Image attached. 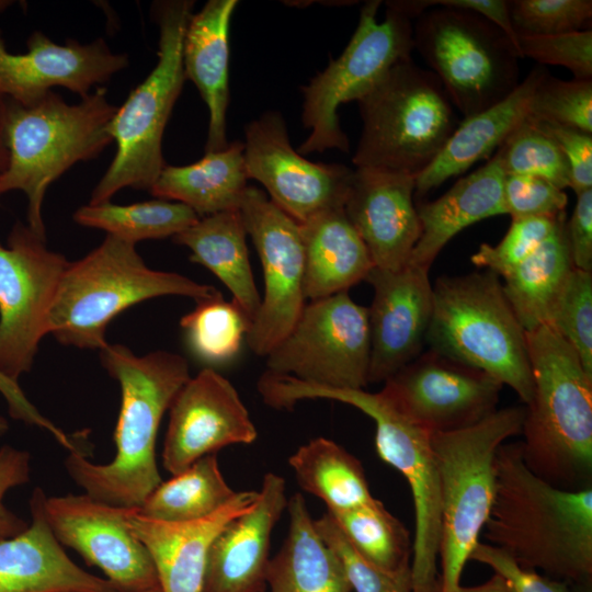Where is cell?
I'll list each match as a JSON object with an SVG mask.
<instances>
[{
    "label": "cell",
    "mask_w": 592,
    "mask_h": 592,
    "mask_svg": "<svg viewBox=\"0 0 592 592\" xmlns=\"http://www.w3.org/2000/svg\"><path fill=\"white\" fill-rule=\"evenodd\" d=\"M496 492L483 535L520 567L588 584L592 578V487H556L526 465L521 442L494 459Z\"/></svg>",
    "instance_id": "obj_1"
},
{
    "label": "cell",
    "mask_w": 592,
    "mask_h": 592,
    "mask_svg": "<svg viewBox=\"0 0 592 592\" xmlns=\"http://www.w3.org/2000/svg\"><path fill=\"white\" fill-rule=\"evenodd\" d=\"M100 358L121 387L116 453L110 463L94 464L83 452H70L65 467L87 494L112 505L139 508L162 481L156 460L157 434L164 412L191 377L189 363L168 351L139 356L109 343L100 350Z\"/></svg>",
    "instance_id": "obj_2"
},
{
    "label": "cell",
    "mask_w": 592,
    "mask_h": 592,
    "mask_svg": "<svg viewBox=\"0 0 592 592\" xmlns=\"http://www.w3.org/2000/svg\"><path fill=\"white\" fill-rule=\"evenodd\" d=\"M525 337L533 396L521 432L523 458L533 473L556 487L591 486L592 375L548 326Z\"/></svg>",
    "instance_id": "obj_3"
},
{
    "label": "cell",
    "mask_w": 592,
    "mask_h": 592,
    "mask_svg": "<svg viewBox=\"0 0 592 592\" xmlns=\"http://www.w3.org/2000/svg\"><path fill=\"white\" fill-rule=\"evenodd\" d=\"M262 394L265 403L276 410H292L301 400L328 399L350 405L375 422L378 456L405 477L412 496V592H440L441 487L432 433L406 417L382 390L329 388L272 374L264 380Z\"/></svg>",
    "instance_id": "obj_4"
},
{
    "label": "cell",
    "mask_w": 592,
    "mask_h": 592,
    "mask_svg": "<svg viewBox=\"0 0 592 592\" xmlns=\"http://www.w3.org/2000/svg\"><path fill=\"white\" fill-rule=\"evenodd\" d=\"M7 101L9 164L0 175V195L22 191L27 198V226L46 240L42 206L48 186L73 164L96 158L113 143L107 126L117 107L103 87L76 104H68L54 91L31 106Z\"/></svg>",
    "instance_id": "obj_5"
},
{
    "label": "cell",
    "mask_w": 592,
    "mask_h": 592,
    "mask_svg": "<svg viewBox=\"0 0 592 592\" xmlns=\"http://www.w3.org/2000/svg\"><path fill=\"white\" fill-rule=\"evenodd\" d=\"M219 291L174 272L148 267L136 244L107 235L82 259L68 262L49 310L47 334L59 343L101 350L109 323L125 309L160 296L195 301Z\"/></svg>",
    "instance_id": "obj_6"
},
{
    "label": "cell",
    "mask_w": 592,
    "mask_h": 592,
    "mask_svg": "<svg viewBox=\"0 0 592 592\" xmlns=\"http://www.w3.org/2000/svg\"><path fill=\"white\" fill-rule=\"evenodd\" d=\"M429 349L511 387L527 406L533 376L525 331L491 272L441 276L433 285Z\"/></svg>",
    "instance_id": "obj_7"
},
{
    "label": "cell",
    "mask_w": 592,
    "mask_h": 592,
    "mask_svg": "<svg viewBox=\"0 0 592 592\" xmlns=\"http://www.w3.org/2000/svg\"><path fill=\"white\" fill-rule=\"evenodd\" d=\"M357 102L363 129L352 159L356 168L417 177L459 124L440 79L411 57L395 64Z\"/></svg>",
    "instance_id": "obj_8"
},
{
    "label": "cell",
    "mask_w": 592,
    "mask_h": 592,
    "mask_svg": "<svg viewBox=\"0 0 592 592\" xmlns=\"http://www.w3.org/2000/svg\"><path fill=\"white\" fill-rule=\"evenodd\" d=\"M524 417V407H508L470 426L431 434L441 487L440 592L460 585L493 503L497 451L522 432Z\"/></svg>",
    "instance_id": "obj_9"
},
{
    "label": "cell",
    "mask_w": 592,
    "mask_h": 592,
    "mask_svg": "<svg viewBox=\"0 0 592 592\" xmlns=\"http://www.w3.org/2000/svg\"><path fill=\"white\" fill-rule=\"evenodd\" d=\"M193 5L189 0L155 4L160 33L158 62L117 107L107 126L116 151L89 204L110 202L125 187L149 192L164 168L162 137L185 81L183 39Z\"/></svg>",
    "instance_id": "obj_10"
},
{
    "label": "cell",
    "mask_w": 592,
    "mask_h": 592,
    "mask_svg": "<svg viewBox=\"0 0 592 592\" xmlns=\"http://www.w3.org/2000/svg\"><path fill=\"white\" fill-rule=\"evenodd\" d=\"M413 42L464 118L499 103L520 84L517 50L499 27L473 11H424Z\"/></svg>",
    "instance_id": "obj_11"
},
{
    "label": "cell",
    "mask_w": 592,
    "mask_h": 592,
    "mask_svg": "<svg viewBox=\"0 0 592 592\" xmlns=\"http://www.w3.org/2000/svg\"><path fill=\"white\" fill-rule=\"evenodd\" d=\"M380 1H368L362 9L357 27L343 53L303 88V124L310 129L300 145V153L327 149L349 151V140L340 127V104L358 100L395 64L411 57L414 49L411 20L387 8L385 20L376 14Z\"/></svg>",
    "instance_id": "obj_12"
},
{
    "label": "cell",
    "mask_w": 592,
    "mask_h": 592,
    "mask_svg": "<svg viewBox=\"0 0 592 592\" xmlns=\"http://www.w3.org/2000/svg\"><path fill=\"white\" fill-rule=\"evenodd\" d=\"M266 371L329 388L368 385V308L348 292L306 304L291 332L265 356Z\"/></svg>",
    "instance_id": "obj_13"
},
{
    "label": "cell",
    "mask_w": 592,
    "mask_h": 592,
    "mask_svg": "<svg viewBox=\"0 0 592 592\" xmlns=\"http://www.w3.org/2000/svg\"><path fill=\"white\" fill-rule=\"evenodd\" d=\"M69 261L27 225L15 224L0 242V374L19 383L31 371L49 310Z\"/></svg>",
    "instance_id": "obj_14"
},
{
    "label": "cell",
    "mask_w": 592,
    "mask_h": 592,
    "mask_svg": "<svg viewBox=\"0 0 592 592\" xmlns=\"http://www.w3.org/2000/svg\"><path fill=\"white\" fill-rule=\"evenodd\" d=\"M263 271L264 294L247 343L265 357L294 328L305 306V253L299 224L257 186L248 185L239 207Z\"/></svg>",
    "instance_id": "obj_15"
},
{
    "label": "cell",
    "mask_w": 592,
    "mask_h": 592,
    "mask_svg": "<svg viewBox=\"0 0 592 592\" xmlns=\"http://www.w3.org/2000/svg\"><path fill=\"white\" fill-rule=\"evenodd\" d=\"M243 157L248 179L298 224L344 206L353 170L307 160L293 149L282 115L269 111L246 126Z\"/></svg>",
    "instance_id": "obj_16"
},
{
    "label": "cell",
    "mask_w": 592,
    "mask_h": 592,
    "mask_svg": "<svg viewBox=\"0 0 592 592\" xmlns=\"http://www.w3.org/2000/svg\"><path fill=\"white\" fill-rule=\"evenodd\" d=\"M382 391L430 433L470 426L497 410L503 385L487 373L433 350L384 382Z\"/></svg>",
    "instance_id": "obj_17"
},
{
    "label": "cell",
    "mask_w": 592,
    "mask_h": 592,
    "mask_svg": "<svg viewBox=\"0 0 592 592\" xmlns=\"http://www.w3.org/2000/svg\"><path fill=\"white\" fill-rule=\"evenodd\" d=\"M136 508H122L87 493L44 497L43 511L56 539L100 568L119 592L159 585L152 559L134 535L128 517Z\"/></svg>",
    "instance_id": "obj_18"
},
{
    "label": "cell",
    "mask_w": 592,
    "mask_h": 592,
    "mask_svg": "<svg viewBox=\"0 0 592 592\" xmlns=\"http://www.w3.org/2000/svg\"><path fill=\"white\" fill-rule=\"evenodd\" d=\"M257 428L232 384L204 367L180 388L169 408L162 464L177 475L234 444H251Z\"/></svg>",
    "instance_id": "obj_19"
},
{
    "label": "cell",
    "mask_w": 592,
    "mask_h": 592,
    "mask_svg": "<svg viewBox=\"0 0 592 592\" xmlns=\"http://www.w3.org/2000/svg\"><path fill=\"white\" fill-rule=\"evenodd\" d=\"M26 45V53L11 54L0 32V95L23 106L37 103L54 87L84 98L129 64L126 54L113 53L103 38L59 45L35 31Z\"/></svg>",
    "instance_id": "obj_20"
},
{
    "label": "cell",
    "mask_w": 592,
    "mask_h": 592,
    "mask_svg": "<svg viewBox=\"0 0 592 592\" xmlns=\"http://www.w3.org/2000/svg\"><path fill=\"white\" fill-rule=\"evenodd\" d=\"M365 281L374 289L368 307V384H373L387 380L422 353L433 312V285L428 270L411 264L395 271L374 266Z\"/></svg>",
    "instance_id": "obj_21"
},
{
    "label": "cell",
    "mask_w": 592,
    "mask_h": 592,
    "mask_svg": "<svg viewBox=\"0 0 592 592\" xmlns=\"http://www.w3.org/2000/svg\"><path fill=\"white\" fill-rule=\"evenodd\" d=\"M414 189L415 177L408 173L353 170L343 208L375 267L395 271L408 264L421 234Z\"/></svg>",
    "instance_id": "obj_22"
},
{
    "label": "cell",
    "mask_w": 592,
    "mask_h": 592,
    "mask_svg": "<svg viewBox=\"0 0 592 592\" xmlns=\"http://www.w3.org/2000/svg\"><path fill=\"white\" fill-rule=\"evenodd\" d=\"M285 480L264 475L255 505L229 521L210 544L203 592H264L273 528L287 508Z\"/></svg>",
    "instance_id": "obj_23"
},
{
    "label": "cell",
    "mask_w": 592,
    "mask_h": 592,
    "mask_svg": "<svg viewBox=\"0 0 592 592\" xmlns=\"http://www.w3.org/2000/svg\"><path fill=\"white\" fill-rule=\"evenodd\" d=\"M259 491H239L216 512L189 522L128 517L134 535L147 548L162 592H203L208 549L221 528L251 510Z\"/></svg>",
    "instance_id": "obj_24"
},
{
    "label": "cell",
    "mask_w": 592,
    "mask_h": 592,
    "mask_svg": "<svg viewBox=\"0 0 592 592\" xmlns=\"http://www.w3.org/2000/svg\"><path fill=\"white\" fill-rule=\"evenodd\" d=\"M45 493L30 499L31 524L0 540V592H119L107 579L76 565L54 536L43 511Z\"/></svg>",
    "instance_id": "obj_25"
},
{
    "label": "cell",
    "mask_w": 592,
    "mask_h": 592,
    "mask_svg": "<svg viewBox=\"0 0 592 592\" xmlns=\"http://www.w3.org/2000/svg\"><path fill=\"white\" fill-rule=\"evenodd\" d=\"M237 0H209L192 14L183 39L185 79L196 86L209 113L206 152L228 146L229 26Z\"/></svg>",
    "instance_id": "obj_26"
},
{
    "label": "cell",
    "mask_w": 592,
    "mask_h": 592,
    "mask_svg": "<svg viewBox=\"0 0 592 592\" xmlns=\"http://www.w3.org/2000/svg\"><path fill=\"white\" fill-rule=\"evenodd\" d=\"M547 73L544 66L533 68L505 99L464 118L434 161L415 177L417 195L429 193L498 150L509 135L527 118L532 95Z\"/></svg>",
    "instance_id": "obj_27"
},
{
    "label": "cell",
    "mask_w": 592,
    "mask_h": 592,
    "mask_svg": "<svg viewBox=\"0 0 592 592\" xmlns=\"http://www.w3.org/2000/svg\"><path fill=\"white\" fill-rule=\"evenodd\" d=\"M504 178L496 152L441 197L418 206L421 234L408 264L430 271L439 253L458 232L485 218L504 215Z\"/></svg>",
    "instance_id": "obj_28"
},
{
    "label": "cell",
    "mask_w": 592,
    "mask_h": 592,
    "mask_svg": "<svg viewBox=\"0 0 592 592\" xmlns=\"http://www.w3.org/2000/svg\"><path fill=\"white\" fill-rule=\"evenodd\" d=\"M305 253V296L317 300L341 292L374 267L368 250L344 208L322 212L299 224Z\"/></svg>",
    "instance_id": "obj_29"
},
{
    "label": "cell",
    "mask_w": 592,
    "mask_h": 592,
    "mask_svg": "<svg viewBox=\"0 0 592 592\" xmlns=\"http://www.w3.org/2000/svg\"><path fill=\"white\" fill-rule=\"evenodd\" d=\"M289 526L277 554L270 559V592H352L342 561L315 526L300 493L287 502Z\"/></svg>",
    "instance_id": "obj_30"
},
{
    "label": "cell",
    "mask_w": 592,
    "mask_h": 592,
    "mask_svg": "<svg viewBox=\"0 0 592 592\" xmlns=\"http://www.w3.org/2000/svg\"><path fill=\"white\" fill-rule=\"evenodd\" d=\"M243 143L234 141L187 166H164L149 193L191 207L205 217L239 210L248 187Z\"/></svg>",
    "instance_id": "obj_31"
},
{
    "label": "cell",
    "mask_w": 592,
    "mask_h": 592,
    "mask_svg": "<svg viewBox=\"0 0 592 592\" xmlns=\"http://www.w3.org/2000/svg\"><path fill=\"white\" fill-rule=\"evenodd\" d=\"M246 237L240 212L230 210L201 217L175 235L173 241L190 249L191 261L205 266L221 281L252 323L261 297L250 265Z\"/></svg>",
    "instance_id": "obj_32"
},
{
    "label": "cell",
    "mask_w": 592,
    "mask_h": 592,
    "mask_svg": "<svg viewBox=\"0 0 592 592\" xmlns=\"http://www.w3.org/2000/svg\"><path fill=\"white\" fill-rule=\"evenodd\" d=\"M566 223L563 217L531 255L503 276V293L525 332L547 323L574 269Z\"/></svg>",
    "instance_id": "obj_33"
},
{
    "label": "cell",
    "mask_w": 592,
    "mask_h": 592,
    "mask_svg": "<svg viewBox=\"0 0 592 592\" xmlns=\"http://www.w3.org/2000/svg\"><path fill=\"white\" fill-rule=\"evenodd\" d=\"M288 465L301 489L322 500L329 513L375 499L360 460L332 440H310L288 458Z\"/></svg>",
    "instance_id": "obj_34"
},
{
    "label": "cell",
    "mask_w": 592,
    "mask_h": 592,
    "mask_svg": "<svg viewBox=\"0 0 592 592\" xmlns=\"http://www.w3.org/2000/svg\"><path fill=\"white\" fill-rule=\"evenodd\" d=\"M236 493L223 477L216 454H209L161 481L136 513L150 520L189 522L216 512Z\"/></svg>",
    "instance_id": "obj_35"
},
{
    "label": "cell",
    "mask_w": 592,
    "mask_h": 592,
    "mask_svg": "<svg viewBox=\"0 0 592 592\" xmlns=\"http://www.w3.org/2000/svg\"><path fill=\"white\" fill-rule=\"evenodd\" d=\"M198 219L185 204L160 198L129 205L88 204L73 214L77 224L102 229L134 244L146 239L174 237Z\"/></svg>",
    "instance_id": "obj_36"
},
{
    "label": "cell",
    "mask_w": 592,
    "mask_h": 592,
    "mask_svg": "<svg viewBox=\"0 0 592 592\" xmlns=\"http://www.w3.org/2000/svg\"><path fill=\"white\" fill-rule=\"evenodd\" d=\"M251 326L250 319L221 293L196 301L195 308L180 320L185 343L193 356L214 368L238 355Z\"/></svg>",
    "instance_id": "obj_37"
},
{
    "label": "cell",
    "mask_w": 592,
    "mask_h": 592,
    "mask_svg": "<svg viewBox=\"0 0 592 592\" xmlns=\"http://www.w3.org/2000/svg\"><path fill=\"white\" fill-rule=\"evenodd\" d=\"M329 514L349 543L371 563L389 571L410 566V534L379 500Z\"/></svg>",
    "instance_id": "obj_38"
},
{
    "label": "cell",
    "mask_w": 592,
    "mask_h": 592,
    "mask_svg": "<svg viewBox=\"0 0 592 592\" xmlns=\"http://www.w3.org/2000/svg\"><path fill=\"white\" fill-rule=\"evenodd\" d=\"M505 175L545 179L565 190L570 169L556 140L534 119L522 122L497 150Z\"/></svg>",
    "instance_id": "obj_39"
},
{
    "label": "cell",
    "mask_w": 592,
    "mask_h": 592,
    "mask_svg": "<svg viewBox=\"0 0 592 592\" xmlns=\"http://www.w3.org/2000/svg\"><path fill=\"white\" fill-rule=\"evenodd\" d=\"M546 326L576 351L592 375V272L573 269Z\"/></svg>",
    "instance_id": "obj_40"
},
{
    "label": "cell",
    "mask_w": 592,
    "mask_h": 592,
    "mask_svg": "<svg viewBox=\"0 0 592 592\" xmlns=\"http://www.w3.org/2000/svg\"><path fill=\"white\" fill-rule=\"evenodd\" d=\"M528 117L592 134V80H560L549 72L535 89Z\"/></svg>",
    "instance_id": "obj_41"
},
{
    "label": "cell",
    "mask_w": 592,
    "mask_h": 592,
    "mask_svg": "<svg viewBox=\"0 0 592 592\" xmlns=\"http://www.w3.org/2000/svg\"><path fill=\"white\" fill-rule=\"evenodd\" d=\"M315 526L342 561L352 591L412 592L410 566L389 571L371 563L349 543L328 512L315 520Z\"/></svg>",
    "instance_id": "obj_42"
},
{
    "label": "cell",
    "mask_w": 592,
    "mask_h": 592,
    "mask_svg": "<svg viewBox=\"0 0 592 592\" xmlns=\"http://www.w3.org/2000/svg\"><path fill=\"white\" fill-rule=\"evenodd\" d=\"M510 18L517 35L548 36L582 31L592 18L591 0L509 1Z\"/></svg>",
    "instance_id": "obj_43"
},
{
    "label": "cell",
    "mask_w": 592,
    "mask_h": 592,
    "mask_svg": "<svg viewBox=\"0 0 592 592\" xmlns=\"http://www.w3.org/2000/svg\"><path fill=\"white\" fill-rule=\"evenodd\" d=\"M566 214L557 218L525 217L512 219L505 236L497 246L481 243L470 258L473 264L504 276L531 255L556 229Z\"/></svg>",
    "instance_id": "obj_44"
},
{
    "label": "cell",
    "mask_w": 592,
    "mask_h": 592,
    "mask_svg": "<svg viewBox=\"0 0 592 592\" xmlns=\"http://www.w3.org/2000/svg\"><path fill=\"white\" fill-rule=\"evenodd\" d=\"M517 49L521 58H532L540 66H562L576 80H592L591 30L548 36L517 35Z\"/></svg>",
    "instance_id": "obj_45"
},
{
    "label": "cell",
    "mask_w": 592,
    "mask_h": 592,
    "mask_svg": "<svg viewBox=\"0 0 592 592\" xmlns=\"http://www.w3.org/2000/svg\"><path fill=\"white\" fill-rule=\"evenodd\" d=\"M505 214L512 219L525 217L557 218L565 213L568 196L551 182L530 175H505L503 182Z\"/></svg>",
    "instance_id": "obj_46"
},
{
    "label": "cell",
    "mask_w": 592,
    "mask_h": 592,
    "mask_svg": "<svg viewBox=\"0 0 592 592\" xmlns=\"http://www.w3.org/2000/svg\"><path fill=\"white\" fill-rule=\"evenodd\" d=\"M469 560L490 567L505 578L515 592H570L568 582L522 568L501 549L486 543L476 545Z\"/></svg>",
    "instance_id": "obj_47"
},
{
    "label": "cell",
    "mask_w": 592,
    "mask_h": 592,
    "mask_svg": "<svg viewBox=\"0 0 592 592\" xmlns=\"http://www.w3.org/2000/svg\"><path fill=\"white\" fill-rule=\"evenodd\" d=\"M536 122L560 147L570 169L569 187L576 194L592 189V134L557 124Z\"/></svg>",
    "instance_id": "obj_48"
},
{
    "label": "cell",
    "mask_w": 592,
    "mask_h": 592,
    "mask_svg": "<svg viewBox=\"0 0 592 592\" xmlns=\"http://www.w3.org/2000/svg\"><path fill=\"white\" fill-rule=\"evenodd\" d=\"M31 455L26 451L10 445L0 447V540L16 536L29 523L8 509L3 499L5 493L30 481Z\"/></svg>",
    "instance_id": "obj_49"
},
{
    "label": "cell",
    "mask_w": 592,
    "mask_h": 592,
    "mask_svg": "<svg viewBox=\"0 0 592 592\" xmlns=\"http://www.w3.org/2000/svg\"><path fill=\"white\" fill-rule=\"evenodd\" d=\"M566 231L574 267L592 272V189L577 194Z\"/></svg>",
    "instance_id": "obj_50"
},
{
    "label": "cell",
    "mask_w": 592,
    "mask_h": 592,
    "mask_svg": "<svg viewBox=\"0 0 592 592\" xmlns=\"http://www.w3.org/2000/svg\"><path fill=\"white\" fill-rule=\"evenodd\" d=\"M0 394L4 397L10 415L30 425L38 426L49 432L53 437L69 453L79 449L78 443L61 429L44 417L27 399L19 383L0 374Z\"/></svg>",
    "instance_id": "obj_51"
},
{
    "label": "cell",
    "mask_w": 592,
    "mask_h": 592,
    "mask_svg": "<svg viewBox=\"0 0 592 592\" xmlns=\"http://www.w3.org/2000/svg\"><path fill=\"white\" fill-rule=\"evenodd\" d=\"M417 11L422 14L430 7L440 5L444 8L473 11L499 27L513 46L517 49V34L515 33L509 11V1L504 0H414ZM520 56V53H519ZM521 58V57H520Z\"/></svg>",
    "instance_id": "obj_52"
},
{
    "label": "cell",
    "mask_w": 592,
    "mask_h": 592,
    "mask_svg": "<svg viewBox=\"0 0 592 592\" xmlns=\"http://www.w3.org/2000/svg\"><path fill=\"white\" fill-rule=\"evenodd\" d=\"M456 592H515L509 581L498 573L487 580L486 582L474 587H462Z\"/></svg>",
    "instance_id": "obj_53"
},
{
    "label": "cell",
    "mask_w": 592,
    "mask_h": 592,
    "mask_svg": "<svg viewBox=\"0 0 592 592\" xmlns=\"http://www.w3.org/2000/svg\"><path fill=\"white\" fill-rule=\"evenodd\" d=\"M8 101L0 95V175L7 170L9 164V150L5 141V112Z\"/></svg>",
    "instance_id": "obj_54"
},
{
    "label": "cell",
    "mask_w": 592,
    "mask_h": 592,
    "mask_svg": "<svg viewBox=\"0 0 592 592\" xmlns=\"http://www.w3.org/2000/svg\"><path fill=\"white\" fill-rule=\"evenodd\" d=\"M9 429L8 421L0 415V436H2Z\"/></svg>",
    "instance_id": "obj_55"
},
{
    "label": "cell",
    "mask_w": 592,
    "mask_h": 592,
    "mask_svg": "<svg viewBox=\"0 0 592 592\" xmlns=\"http://www.w3.org/2000/svg\"><path fill=\"white\" fill-rule=\"evenodd\" d=\"M133 592H162V591H161L159 585H156V587H152V588H149V589H145V590H140V591H133Z\"/></svg>",
    "instance_id": "obj_56"
},
{
    "label": "cell",
    "mask_w": 592,
    "mask_h": 592,
    "mask_svg": "<svg viewBox=\"0 0 592 592\" xmlns=\"http://www.w3.org/2000/svg\"><path fill=\"white\" fill-rule=\"evenodd\" d=\"M11 4H12V1L0 0V11H3L5 8L10 7Z\"/></svg>",
    "instance_id": "obj_57"
}]
</instances>
